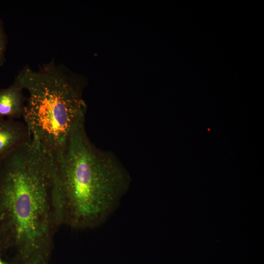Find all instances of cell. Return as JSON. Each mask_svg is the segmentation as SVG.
<instances>
[{"instance_id":"obj_3","label":"cell","mask_w":264,"mask_h":264,"mask_svg":"<svg viewBox=\"0 0 264 264\" xmlns=\"http://www.w3.org/2000/svg\"><path fill=\"white\" fill-rule=\"evenodd\" d=\"M16 78L28 93L22 118L31 137L54 154L86 116L87 78L53 59L37 70L26 66Z\"/></svg>"},{"instance_id":"obj_1","label":"cell","mask_w":264,"mask_h":264,"mask_svg":"<svg viewBox=\"0 0 264 264\" xmlns=\"http://www.w3.org/2000/svg\"><path fill=\"white\" fill-rule=\"evenodd\" d=\"M54 157L31 137L0 160V256L12 264H48L60 226L54 201Z\"/></svg>"},{"instance_id":"obj_4","label":"cell","mask_w":264,"mask_h":264,"mask_svg":"<svg viewBox=\"0 0 264 264\" xmlns=\"http://www.w3.org/2000/svg\"><path fill=\"white\" fill-rule=\"evenodd\" d=\"M31 137L30 132L24 122L0 117V160Z\"/></svg>"},{"instance_id":"obj_7","label":"cell","mask_w":264,"mask_h":264,"mask_svg":"<svg viewBox=\"0 0 264 264\" xmlns=\"http://www.w3.org/2000/svg\"><path fill=\"white\" fill-rule=\"evenodd\" d=\"M0 264H12L8 261L3 259L0 256Z\"/></svg>"},{"instance_id":"obj_6","label":"cell","mask_w":264,"mask_h":264,"mask_svg":"<svg viewBox=\"0 0 264 264\" xmlns=\"http://www.w3.org/2000/svg\"><path fill=\"white\" fill-rule=\"evenodd\" d=\"M7 44V38L5 32L2 21L0 19V66L5 61V51Z\"/></svg>"},{"instance_id":"obj_2","label":"cell","mask_w":264,"mask_h":264,"mask_svg":"<svg viewBox=\"0 0 264 264\" xmlns=\"http://www.w3.org/2000/svg\"><path fill=\"white\" fill-rule=\"evenodd\" d=\"M75 124L53 154L52 189L60 225L85 229L104 222L128 191L131 178L112 153L97 149L85 128Z\"/></svg>"},{"instance_id":"obj_5","label":"cell","mask_w":264,"mask_h":264,"mask_svg":"<svg viewBox=\"0 0 264 264\" xmlns=\"http://www.w3.org/2000/svg\"><path fill=\"white\" fill-rule=\"evenodd\" d=\"M23 87L15 77L13 84L0 89V117L18 120L22 118L26 98Z\"/></svg>"}]
</instances>
